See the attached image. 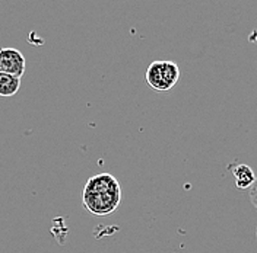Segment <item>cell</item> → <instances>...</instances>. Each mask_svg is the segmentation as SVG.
I'll use <instances>...</instances> for the list:
<instances>
[{"label":"cell","instance_id":"52a82bcc","mask_svg":"<svg viewBox=\"0 0 257 253\" xmlns=\"http://www.w3.org/2000/svg\"><path fill=\"white\" fill-rule=\"evenodd\" d=\"M256 238H257V226H256Z\"/></svg>","mask_w":257,"mask_h":253},{"label":"cell","instance_id":"3957f363","mask_svg":"<svg viewBox=\"0 0 257 253\" xmlns=\"http://www.w3.org/2000/svg\"><path fill=\"white\" fill-rule=\"evenodd\" d=\"M0 72L21 79L25 73L24 54L16 48H0Z\"/></svg>","mask_w":257,"mask_h":253},{"label":"cell","instance_id":"7a4b0ae2","mask_svg":"<svg viewBox=\"0 0 257 253\" xmlns=\"http://www.w3.org/2000/svg\"><path fill=\"white\" fill-rule=\"evenodd\" d=\"M180 79V68L174 62H154L146 70L148 84L158 92L173 89Z\"/></svg>","mask_w":257,"mask_h":253},{"label":"cell","instance_id":"8992f818","mask_svg":"<svg viewBox=\"0 0 257 253\" xmlns=\"http://www.w3.org/2000/svg\"><path fill=\"white\" fill-rule=\"evenodd\" d=\"M248 195H250V201H251V204L257 208V176H256V180H254V184L250 186V190H248Z\"/></svg>","mask_w":257,"mask_h":253},{"label":"cell","instance_id":"6da1fadb","mask_svg":"<svg viewBox=\"0 0 257 253\" xmlns=\"http://www.w3.org/2000/svg\"><path fill=\"white\" fill-rule=\"evenodd\" d=\"M82 202L92 216H110L121 202V186L112 174H95L83 186Z\"/></svg>","mask_w":257,"mask_h":253},{"label":"cell","instance_id":"277c9868","mask_svg":"<svg viewBox=\"0 0 257 253\" xmlns=\"http://www.w3.org/2000/svg\"><path fill=\"white\" fill-rule=\"evenodd\" d=\"M232 174H234V178H235V185L240 190H250V186L256 180V174L253 172V169L250 166H247V164L235 166Z\"/></svg>","mask_w":257,"mask_h":253},{"label":"cell","instance_id":"5b68a950","mask_svg":"<svg viewBox=\"0 0 257 253\" xmlns=\"http://www.w3.org/2000/svg\"><path fill=\"white\" fill-rule=\"evenodd\" d=\"M21 88V79L0 72V98H12Z\"/></svg>","mask_w":257,"mask_h":253}]
</instances>
